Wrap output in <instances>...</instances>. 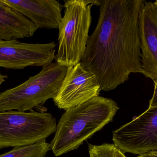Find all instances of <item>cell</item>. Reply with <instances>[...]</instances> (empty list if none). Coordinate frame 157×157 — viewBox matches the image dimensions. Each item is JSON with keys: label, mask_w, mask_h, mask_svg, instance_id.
<instances>
[{"label": "cell", "mask_w": 157, "mask_h": 157, "mask_svg": "<svg viewBox=\"0 0 157 157\" xmlns=\"http://www.w3.org/2000/svg\"><path fill=\"white\" fill-rule=\"evenodd\" d=\"M119 109L113 100L99 96L65 111L50 143L55 156L78 149L85 141L112 121Z\"/></svg>", "instance_id": "obj_2"}, {"label": "cell", "mask_w": 157, "mask_h": 157, "mask_svg": "<svg viewBox=\"0 0 157 157\" xmlns=\"http://www.w3.org/2000/svg\"><path fill=\"white\" fill-rule=\"evenodd\" d=\"M137 157H157V151L148 152L146 154L138 155Z\"/></svg>", "instance_id": "obj_15"}, {"label": "cell", "mask_w": 157, "mask_h": 157, "mask_svg": "<svg viewBox=\"0 0 157 157\" xmlns=\"http://www.w3.org/2000/svg\"><path fill=\"white\" fill-rule=\"evenodd\" d=\"M116 157H127L124 155V153L117 148L116 151Z\"/></svg>", "instance_id": "obj_17"}, {"label": "cell", "mask_w": 157, "mask_h": 157, "mask_svg": "<svg viewBox=\"0 0 157 157\" xmlns=\"http://www.w3.org/2000/svg\"><path fill=\"white\" fill-rule=\"evenodd\" d=\"M112 134L113 144L123 153L140 155L157 151V108H148Z\"/></svg>", "instance_id": "obj_6"}, {"label": "cell", "mask_w": 157, "mask_h": 157, "mask_svg": "<svg viewBox=\"0 0 157 157\" xmlns=\"http://www.w3.org/2000/svg\"><path fill=\"white\" fill-rule=\"evenodd\" d=\"M8 78V77L6 75L2 74L0 72V87L2 85V84L6 81V79Z\"/></svg>", "instance_id": "obj_16"}, {"label": "cell", "mask_w": 157, "mask_h": 157, "mask_svg": "<svg viewBox=\"0 0 157 157\" xmlns=\"http://www.w3.org/2000/svg\"><path fill=\"white\" fill-rule=\"evenodd\" d=\"M154 2L155 3V4L157 6V0L155 2Z\"/></svg>", "instance_id": "obj_18"}, {"label": "cell", "mask_w": 157, "mask_h": 157, "mask_svg": "<svg viewBox=\"0 0 157 157\" xmlns=\"http://www.w3.org/2000/svg\"><path fill=\"white\" fill-rule=\"evenodd\" d=\"M50 150V143L44 141L31 145L14 147L11 151L0 155V157H45Z\"/></svg>", "instance_id": "obj_12"}, {"label": "cell", "mask_w": 157, "mask_h": 157, "mask_svg": "<svg viewBox=\"0 0 157 157\" xmlns=\"http://www.w3.org/2000/svg\"><path fill=\"white\" fill-rule=\"evenodd\" d=\"M101 90L97 77L80 62L68 68L53 101L59 108L66 111L99 96Z\"/></svg>", "instance_id": "obj_7"}, {"label": "cell", "mask_w": 157, "mask_h": 157, "mask_svg": "<svg viewBox=\"0 0 157 157\" xmlns=\"http://www.w3.org/2000/svg\"><path fill=\"white\" fill-rule=\"evenodd\" d=\"M67 67L55 61L17 86L0 93V112L31 111L57 95Z\"/></svg>", "instance_id": "obj_3"}, {"label": "cell", "mask_w": 157, "mask_h": 157, "mask_svg": "<svg viewBox=\"0 0 157 157\" xmlns=\"http://www.w3.org/2000/svg\"><path fill=\"white\" fill-rule=\"evenodd\" d=\"M56 44L29 43L18 40L0 41V67L22 70L29 66L43 67L55 59Z\"/></svg>", "instance_id": "obj_8"}, {"label": "cell", "mask_w": 157, "mask_h": 157, "mask_svg": "<svg viewBox=\"0 0 157 157\" xmlns=\"http://www.w3.org/2000/svg\"><path fill=\"white\" fill-rule=\"evenodd\" d=\"M142 73L157 80V6L145 1L139 17Z\"/></svg>", "instance_id": "obj_9"}, {"label": "cell", "mask_w": 157, "mask_h": 157, "mask_svg": "<svg viewBox=\"0 0 157 157\" xmlns=\"http://www.w3.org/2000/svg\"><path fill=\"white\" fill-rule=\"evenodd\" d=\"M144 0H101L95 30L81 63L98 78L101 90H114L132 73H142L139 33Z\"/></svg>", "instance_id": "obj_1"}, {"label": "cell", "mask_w": 157, "mask_h": 157, "mask_svg": "<svg viewBox=\"0 0 157 157\" xmlns=\"http://www.w3.org/2000/svg\"><path fill=\"white\" fill-rule=\"evenodd\" d=\"M117 147L114 144L104 143L101 145L90 144V157H116Z\"/></svg>", "instance_id": "obj_13"}, {"label": "cell", "mask_w": 157, "mask_h": 157, "mask_svg": "<svg viewBox=\"0 0 157 157\" xmlns=\"http://www.w3.org/2000/svg\"><path fill=\"white\" fill-rule=\"evenodd\" d=\"M155 88L152 99L149 101V108H157V80L154 81Z\"/></svg>", "instance_id": "obj_14"}, {"label": "cell", "mask_w": 157, "mask_h": 157, "mask_svg": "<svg viewBox=\"0 0 157 157\" xmlns=\"http://www.w3.org/2000/svg\"><path fill=\"white\" fill-rule=\"evenodd\" d=\"M32 21L38 28H59L63 7L57 0H3Z\"/></svg>", "instance_id": "obj_10"}, {"label": "cell", "mask_w": 157, "mask_h": 157, "mask_svg": "<svg viewBox=\"0 0 157 157\" xmlns=\"http://www.w3.org/2000/svg\"><path fill=\"white\" fill-rule=\"evenodd\" d=\"M87 0L64 1V16L59 27V48L56 62L67 67L81 61L85 54L92 21L91 8Z\"/></svg>", "instance_id": "obj_4"}, {"label": "cell", "mask_w": 157, "mask_h": 157, "mask_svg": "<svg viewBox=\"0 0 157 157\" xmlns=\"http://www.w3.org/2000/svg\"><path fill=\"white\" fill-rule=\"evenodd\" d=\"M38 29L32 21L0 0V41L31 37Z\"/></svg>", "instance_id": "obj_11"}, {"label": "cell", "mask_w": 157, "mask_h": 157, "mask_svg": "<svg viewBox=\"0 0 157 157\" xmlns=\"http://www.w3.org/2000/svg\"><path fill=\"white\" fill-rule=\"evenodd\" d=\"M56 119L43 111L0 112V150L46 141L57 130Z\"/></svg>", "instance_id": "obj_5"}]
</instances>
